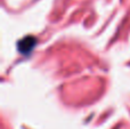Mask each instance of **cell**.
I'll return each instance as SVG.
<instances>
[{
	"label": "cell",
	"instance_id": "obj_1",
	"mask_svg": "<svg viewBox=\"0 0 130 129\" xmlns=\"http://www.w3.org/2000/svg\"><path fill=\"white\" fill-rule=\"evenodd\" d=\"M36 45V39L33 37H25L23 40H21L18 42V48L20 52L23 54H27L30 53V50L33 48V46Z\"/></svg>",
	"mask_w": 130,
	"mask_h": 129
}]
</instances>
